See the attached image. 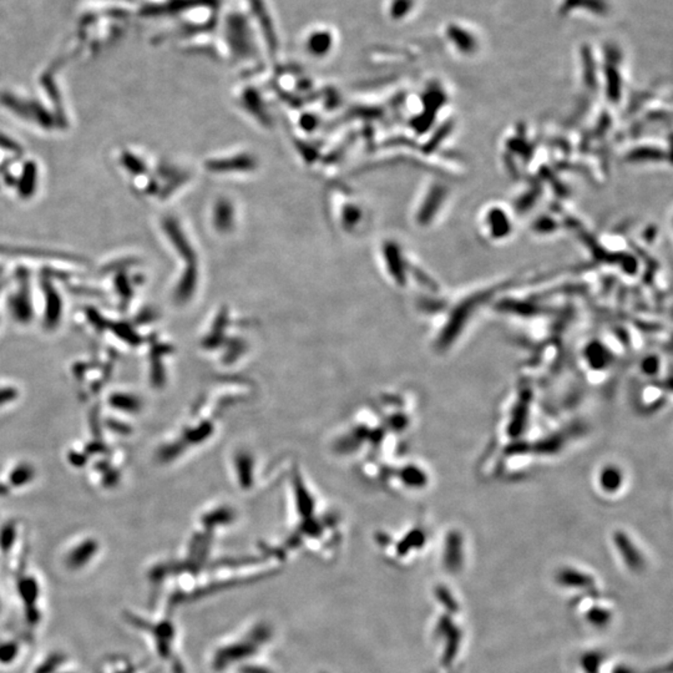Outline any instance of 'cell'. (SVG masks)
Masks as SVG:
<instances>
[{"label": "cell", "mask_w": 673, "mask_h": 673, "mask_svg": "<svg viewBox=\"0 0 673 673\" xmlns=\"http://www.w3.org/2000/svg\"><path fill=\"white\" fill-rule=\"evenodd\" d=\"M414 0H391L389 14L393 19H403L414 9Z\"/></svg>", "instance_id": "5b68a950"}, {"label": "cell", "mask_w": 673, "mask_h": 673, "mask_svg": "<svg viewBox=\"0 0 673 673\" xmlns=\"http://www.w3.org/2000/svg\"><path fill=\"white\" fill-rule=\"evenodd\" d=\"M642 368H644V371H646V373L654 374L656 371H657V368H659V361H656V358H647V359L644 361Z\"/></svg>", "instance_id": "8fae6325"}, {"label": "cell", "mask_w": 673, "mask_h": 673, "mask_svg": "<svg viewBox=\"0 0 673 673\" xmlns=\"http://www.w3.org/2000/svg\"><path fill=\"white\" fill-rule=\"evenodd\" d=\"M31 478H33V469L28 466H21L13 471V474L10 476V481L14 486H23L26 481H29Z\"/></svg>", "instance_id": "ba28073f"}, {"label": "cell", "mask_w": 673, "mask_h": 673, "mask_svg": "<svg viewBox=\"0 0 673 673\" xmlns=\"http://www.w3.org/2000/svg\"><path fill=\"white\" fill-rule=\"evenodd\" d=\"M587 359H589L591 366L601 368V366H605L607 364L609 356H607V353L605 351L602 346L596 344V346H591V349L587 351Z\"/></svg>", "instance_id": "52a82bcc"}, {"label": "cell", "mask_w": 673, "mask_h": 673, "mask_svg": "<svg viewBox=\"0 0 673 673\" xmlns=\"http://www.w3.org/2000/svg\"><path fill=\"white\" fill-rule=\"evenodd\" d=\"M95 550H96V543L86 541L78 549L73 551V554L70 555L69 559H68V562H69L71 567H79L93 556Z\"/></svg>", "instance_id": "3957f363"}, {"label": "cell", "mask_w": 673, "mask_h": 673, "mask_svg": "<svg viewBox=\"0 0 673 673\" xmlns=\"http://www.w3.org/2000/svg\"><path fill=\"white\" fill-rule=\"evenodd\" d=\"M448 43L463 56H473L481 49V41L474 30L461 23H449L446 28Z\"/></svg>", "instance_id": "6da1fadb"}, {"label": "cell", "mask_w": 673, "mask_h": 673, "mask_svg": "<svg viewBox=\"0 0 673 673\" xmlns=\"http://www.w3.org/2000/svg\"><path fill=\"white\" fill-rule=\"evenodd\" d=\"M16 396V391L11 388H3L0 389V406L6 401H13Z\"/></svg>", "instance_id": "30bf717a"}, {"label": "cell", "mask_w": 673, "mask_h": 673, "mask_svg": "<svg viewBox=\"0 0 673 673\" xmlns=\"http://www.w3.org/2000/svg\"><path fill=\"white\" fill-rule=\"evenodd\" d=\"M111 406L119 408L121 411H136L140 408V401L135 396L125 394H115L110 399Z\"/></svg>", "instance_id": "8992f818"}, {"label": "cell", "mask_w": 673, "mask_h": 673, "mask_svg": "<svg viewBox=\"0 0 673 673\" xmlns=\"http://www.w3.org/2000/svg\"><path fill=\"white\" fill-rule=\"evenodd\" d=\"M622 481V476L616 468H606L600 476V484L606 491H615L619 489Z\"/></svg>", "instance_id": "277c9868"}, {"label": "cell", "mask_w": 673, "mask_h": 673, "mask_svg": "<svg viewBox=\"0 0 673 673\" xmlns=\"http://www.w3.org/2000/svg\"><path fill=\"white\" fill-rule=\"evenodd\" d=\"M14 538V530L11 526H8L5 528L3 531H1V536H0V543L3 545V548H9L11 545V540Z\"/></svg>", "instance_id": "9c48e42d"}, {"label": "cell", "mask_w": 673, "mask_h": 673, "mask_svg": "<svg viewBox=\"0 0 673 673\" xmlns=\"http://www.w3.org/2000/svg\"><path fill=\"white\" fill-rule=\"evenodd\" d=\"M589 14L605 16L610 13V4L607 0H562L560 4V13L565 16L572 11H581ZM562 15V16H564Z\"/></svg>", "instance_id": "7a4b0ae2"}]
</instances>
